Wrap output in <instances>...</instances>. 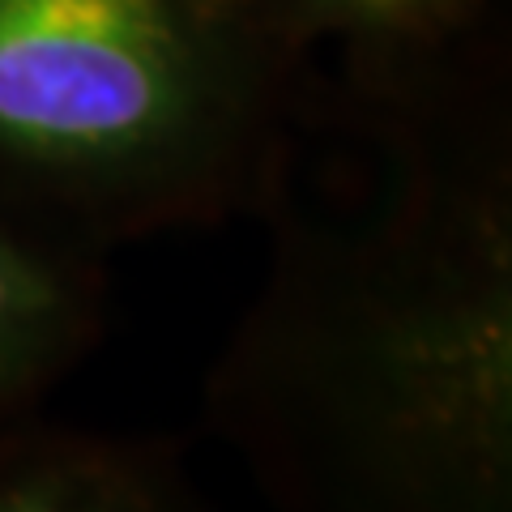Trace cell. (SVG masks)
Returning <instances> with one entry per match:
<instances>
[{"instance_id": "6da1fadb", "label": "cell", "mask_w": 512, "mask_h": 512, "mask_svg": "<svg viewBox=\"0 0 512 512\" xmlns=\"http://www.w3.org/2000/svg\"><path fill=\"white\" fill-rule=\"evenodd\" d=\"M282 512H512V265L491 222L286 286L218 367Z\"/></svg>"}, {"instance_id": "7a4b0ae2", "label": "cell", "mask_w": 512, "mask_h": 512, "mask_svg": "<svg viewBox=\"0 0 512 512\" xmlns=\"http://www.w3.org/2000/svg\"><path fill=\"white\" fill-rule=\"evenodd\" d=\"M252 116L218 0H0V158L116 201L210 184Z\"/></svg>"}, {"instance_id": "3957f363", "label": "cell", "mask_w": 512, "mask_h": 512, "mask_svg": "<svg viewBox=\"0 0 512 512\" xmlns=\"http://www.w3.org/2000/svg\"><path fill=\"white\" fill-rule=\"evenodd\" d=\"M0 512H188V495L154 448L35 431L0 440Z\"/></svg>"}, {"instance_id": "277c9868", "label": "cell", "mask_w": 512, "mask_h": 512, "mask_svg": "<svg viewBox=\"0 0 512 512\" xmlns=\"http://www.w3.org/2000/svg\"><path fill=\"white\" fill-rule=\"evenodd\" d=\"M86 295L35 248L0 231V410L47 384L86 342Z\"/></svg>"}, {"instance_id": "5b68a950", "label": "cell", "mask_w": 512, "mask_h": 512, "mask_svg": "<svg viewBox=\"0 0 512 512\" xmlns=\"http://www.w3.org/2000/svg\"><path fill=\"white\" fill-rule=\"evenodd\" d=\"M444 0H308V9L325 22L355 26V30H397L414 26L436 13Z\"/></svg>"}]
</instances>
